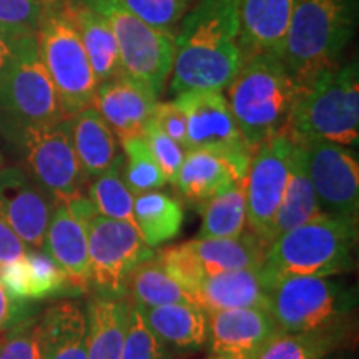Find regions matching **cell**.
<instances>
[{
    "label": "cell",
    "mask_w": 359,
    "mask_h": 359,
    "mask_svg": "<svg viewBox=\"0 0 359 359\" xmlns=\"http://www.w3.org/2000/svg\"><path fill=\"white\" fill-rule=\"evenodd\" d=\"M233 183L245 185V180L230 160L215 151L190 150L185 154L175 187L188 201L201 205Z\"/></svg>",
    "instance_id": "603a6c76"
},
{
    "label": "cell",
    "mask_w": 359,
    "mask_h": 359,
    "mask_svg": "<svg viewBox=\"0 0 359 359\" xmlns=\"http://www.w3.org/2000/svg\"><path fill=\"white\" fill-rule=\"evenodd\" d=\"M35 35L40 58L55 85L67 116L72 118L92 107L98 82L67 0H47Z\"/></svg>",
    "instance_id": "52a82bcc"
},
{
    "label": "cell",
    "mask_w": 359,
    "mask_h": 359,
    "mask_svg": "<svg viewBox=\"0 0 359 359\" xmlns=\"http://www.w3.org/2000/svg\"><path fill=\"white\" fill-rule=\"evenodd\" d=\"M95 213L87 193L57 201L45 231L42 250L64 269L79 294L90 290L88 222Z\"/></svg>",
    "instance_id": "9a60e30c"
},
{
    "label": "cell",
    "mask_w": 359,
    "mask_h": 359,
    "mask_svg": "<svg viewBox=\"0 0 359 359\" xmlns=\"http://www.w3.org/2000/svg\"><path fill=\"white\" fill-rule=\"evenodd\" d=\"M298 145L306 150L308 173L320 213L358 224L359 165L351 151L321 140Z\"/></svg>",
    "instance_id": "4fadbf2b"
},
{
    "label": "cell",
    "mask_w": 359,
    "mask_h": 359,
    "mask_svg": "<svg viewBox=\"0 0 359 359\" xmlns=\"http://www.w3.org/2000/svg\"><path fill=\"white\" fill-rule=\"evenodd\" d=\"M4 165V155H2V151H0V167H2Z\"/></svg>",
    "instance_id": "c3c4849f"
},
{
    "label": "cell",
    "mask_w": 359,
    "mask_h": 359,
    "mask_svg": "<svg viewBox=\"0 0 359 359\" xmlns=\"http://www.w3.org/2000/svg\"><path fill=\"white\" fill-rule=\"evenodd\" d=\"M302 90L280 58L257 55L245 60L224 97L246 145L257 150L276 135L286 133Z\"/></svg>",
    "instance_id": "7a4b0ae2"
},
{
    "label": "cell",
    "mask_w": 359,
    "mask_h": 359,
    "mask_svg": "<svg viewBox=\"0 0 359 359\" xmlns=\"http://www.w3.org/2000/svg\"><path fill=\"white\" fill-rule=\"evenodd\" d=\"M133 15L154 29L177 34V27L190 11L193 0H118Z\"/></svg>",
    "instance_id": "74e56055"
},
{
    "label": "cell",
    "mask_w": 359,
    "mask_h": 359,
    "mask_svg": "<svg viewBox=\"0 0 359 359\" xmlns=\"http://www.w3.org/2000/svg\"><path fill=\"white\" fill-rule=\"evenodd\" d=\"M133 218L145 243L155 248L180 235L185 213L178 200L156 190L135 196Z\"/></svg>",
    "instance_id": "f1b7e54d"
},
{
    "label": "cell",
    "mask_w": 359,
    "mask_h": 359,
    "mask_svg": "<svg viewBox=\"0 0 359 359\" xmlns=\"http://www.w3.org/2000/svg\"><path fill=\"white\" fill-rule=\"evenodd\" d=\"M142 137L143 140L147 142L151 155H154L156 163H158L161 172H163L167 182L175 185L180 168H182L183 160H185V148L180 145V143L172 140V138L158 127V123L155 122L154 116H151L150 122L145 125V128H143Z\"/></svg>",
    "instance_id": "f35d334b"
},
{
    "label": "cell",
    "mask_w": 359,
    "mask_h": 359,
    "mask_svg": "<svg viewBox=\"0 0 359 359\" xmlns=\"http://www.w3.org/2000/svg\"><path fill=\"white\" fill-rule=\"evenodd\" d=\"M123 150L122 177L133 196L156 191L165 187L167 178L151 155L143 137H130L120 142Z\"/></svg>",
    "instance_id": "836d02e7"
},
{
    "label": "cell",
    "mask_w": 359,
    "mask_h": 359,
    "mask_svg": "<svg viewBox=\"0 0 359 359\" xmlns=\"http://www.w3.org/2000/svg\"><path fill=\"white\" fill-rule=\"evenodd\" d=\"M353 299L331 276H286L269 288V306L278 331L330 330L343 326Z\"/></svg>",
    "instance_id": "9c48e42d"
},
{
    "label": "cell",
    "mask_w": 359,
    "mask_h": 359,
    "mask_svg": "<svg viewBox=\"0 0 359 359\" xmlns=\"http://www.w3.org/2000/svg\"><path fill=\"white\" fill-rule=\"evenodd\" d=\"M158 97L145 85L120 77L98 85L92 107L109 123L118 140L140 137L154 116Z\"/></svg>",
    "instance_id": "d6986e66"
},
{
    "label": "cell",
    "mask_w": 359,
    "mask_h": 359,
    "mask_svg": "<svg viewBox=\"0 0 359 359\" xmlns=\"http://www.w3.org/2000/svg\"><path fill=\"white\" fill-rule=\"evenodd\" d=\"M155 122L172 140L185 148L187 142V116L175 105V102H158L154 111Z\"/></svg>",
    "instance_id": "ee69618b"
},
{
    "label": "cell",
    "mask_w": 359,
    "mask_h": 359,
    "mask_svg": "<svg viewBox=\"0 0 359 359\" xmlns=\"http://www.w3.org/2000/svg\"><path fill=\"white\" fill-rule=\"evenodd\" d=\"M0 132L19 151L20 167L53 200L85 195L88 178L75 154L70 118L50 125H20L0 118Z\"/></svg>",
    "instance_id": "8992f818"
},
{
    "label": "cell",
    "mask_w": 359,
    "mask_h": 359,
    "mask_svg": "<svg viewBox=\"0 0 359 359\" xmlns=\"http://www.w3.org/2000/svg\"><path fill=\"white\" fill-rule=\"evenodd\" d=\"M188 243L198 257L205 276L259 268L266 250L263 241L250 230L236 238H195Z\"/></svg>",
    "instance_id": "83f0119b"
},
{
    "label": "cell",
    "mask_w": 359,
    "mask_h": 359,
    "mask_svg": "<svg viewBox=\"0 0 359 359\" xmlns=\"http://www.w3.org/2000/svg\"><path fill=\"white\" fill-rule=\"evenodd\" d=\"M0 359H42L37 314L4 331L0 338Z\"/></svg>",
    "instance_id": "ab89813d"
},
{
    "label": "cell",
    "mask_w": 359,
    "mask_h": 359,
    "mask_svg": "<svg viewBox=\"0 0 359 359\" xmlns=\"http://www.w3.org/2000/svg\"><path fill=\"white\" fill-rule=\"evenodd\" d=\"M0 118L20 125H50L69 120L40 58L37 35L27 40L0 83Z\"/></svg>",
    "instance_id": "30bf717a"
},
{
    "label": "cell",
    "mask_w": 359,
    "mask_h": 359,
    "mask_svg": "<svg viewBox=\"0 0 359 359\" xmlns=\"http://www.w3.org/2000/svg\"><path fill=\"white\" fill-rule=\"evenodd\" d=\"M88 325L87 359H120L128 327L127 298L93 294L85 308Z\"/></svg>",
    "instance_id": "484cf974"
},
{
    "label": "cell",
    "mask_w": 359,
    "mask_h": 359,
    "mask_svg": "<svg viewBox=\"0 0 359 359\" xmlns=\"http://www.w3.org/2000/svg\"><path fill=\"white\" fill-rule=\"evenodd\" d=\"M72 140L83 173L90 180L105 173L118 158V142L95 107H87L70 118Z\"/></svg>",
    "instance_id": "4316f807"
},
{
    "label": "cell",
    "mask_w": 359,
    "mask_h": 359,
    "mask_svg": "<svg viewBox=\"0 0 359 359\" xmlns=\"http://www.w3.org/2000/svg\"><path fill=\"white\" fill-rule=\"evenodd\" d=\"M123 155L114 161V165L102 173L100 177L93 178L88 188V198L98 215L107 218L127 222L133 226V198L132 191L125 185L122 177Z\"/></svg>",
    "instance_id": "d6a6232c"
},
{
    "label": "cell",
    "mask_w": 359,
    "mask_h": 359,
    "mask_svg": "<svg viewBox=\"0 0 359 359\" xmlns=\"http://www.w3.org/2000/svg\"><path fill=\"white\" fill-rule=\"evenodd\" d=\"M356 17L358 0H294L281 62L302 87L339 65Z\"/></svg>",
    "instance_id": "3957f363"
},
{
    "label": "cell",
    "mask_w": 359,
    "mask_h": 359,
    "mask_svg": "<svg viewBox=\"0 0 359 359\" xmlns=\"http://www.w3.org/2000/svg\"><path fill=\"white\" fill-rule=\"evenodd\" d=\"M201 224L196 238H236L245 231V185L233 183L200 205Z\"/></svg>",
    "instance_id": "4dcf8cb0"
},
{
    "label": "cell",
    "mask_w": 359,
    "mask_h": 359,
    "mask_svg": "<svg viewBox=\"0 0 359 359\" xmlns=\"http://www.w3.org/2000/svg\"><path fill=\"white\" fill-rule=\"evenodd\" d=\"M286 133L291 140L330 142L351 148L359 140V74L358 62L338 65L318 74L304 85Z\"/></svg>",
    "instance_id": "5b68a950"
},
{
    "label": "cell",
    "mask_w": 359,
    "mask_h": 359,
    "mask_svg": "<svg viewBox=\"0 0 359 359\" xmlns=\"http://www.w3.org/2000/svg\"><path fill=\"white\" fill-rule=\"evenodd\" d=\"M125 298L138 308L193 304L191 296L160 266L155 257L138 264L125 281Z\"/></svg>",
    "instance_id": "f546056e"
},
{
    "label": "cell",
    "mask_w": 359,
    "mask_h": 359,
    "mask_svg": "<svg viewBox=\"0 0 359 359\" xmlns=\"http://www.w3.org/2000/svg\"><path fill=\"white\" fill-rule=\"evenodd\" d=\"M47 0H0V25L37 32Z\"/></svg>",
    "instance_id": "60d3db41"
},
{
    "label": "cell",
    "mask_w": 359,
    "mask_h": 359,
    "mask_svg": "<svg viewBox=\"0 0 359 359\" xmlns=\"http://www.w3.org/2000/svg\"><path fill=\"white\" fill-rule=\"evenodd\" d=\"M0 338H2V333H0Z\"/></svg>",
    "instance_id": "681fc988"
},
{
    "label": "cell",
    "mask_w": 359,
    "mask_h": 359,
    "mask_svg": "<svg viewBox=\"0 0 359 359\" xmlns=\"http://www.w3.org/2000/svg\"><path fill=\"white\" fill-rule=\"evenodd\" d=\"M25 262L30 275V299L32 302L75 291L67 273L43 250L29 248L25 253Z\"/></svg>",
    "instance_id": "e575fe53"
},
{
    "label": "cell",
    "mask_w": 359,
    "mask_h": 359,
    "mask_svg": "<svg viewBox=\"0 0 359 359\" xmlns=\"http://www.w3.org/2000/svg\"><path fill=\"white\" fill-rule=\"evenodd\" d=\"M67 2L98 85L123 77L115 35L105 17L93 11L85 0H67Z\"/></svg>",
    "instance_id": "7402d4cb"
},
{
    "label": "cell",
    "mask_w": 359,
    "mask_h": 359,
    "mask_svg": "<svg viewBox=\"0 0 359 359\" xmlns=\"http://www.w3.org/2000/svg\"><path fill=\"white\" fill-rule=\"evenodd\" d=\"M35 306L30 302L13 299L6 290L0 286V333L19 325L20 321L34 316Z\"/></svg>",
    "instance_id": "f6af8a7d"
},
{
    "label": "cell",
    "mask_w": 359,
    "mask_h": 359,
    "mask_svg": "<svg viewBox=\"0 0 359 359\" xmlns=\"http://www.w3.org/2000/svg\"><path fill=\"white\" fill-rule=\"evenodd\" d=\"M241 67L238 0H196L175 34L168 92H224Z\"/></svg>",
    "instance_id": "6da1fadb"
},
{
    "label": "cell",
    "mask_w": 359,
    "mask_h": 359,
    "mask_svg": "<svg viewBox=\"0 0 359 359\" xmlns=\"http://www.w3.org/2000/svg\"><path fill=\"white\" fill-rule=\"evenodd\" d=\"M294 0H238L240 50L245 60L257 55L283 58Z\"/></svg>",
    "instance_id": "e0dca14e"
},
{
    "label": "cell",
    "mask_w": 359,
    "mask_h": 359,
    "mask_svg": "<svg viewBox=\"0 0 359 359\" xmlns=\"http://www.w3.org/2000/svg\"><path fill=\"white\" fill-rule=\"evenodd\" d=\"M29 250L8 224L0 218V266L24 257Z\"/></svg>",
    "instance_id": "bcb514c9"
},
{
    "label": "cell",
    "mask_w": 359,
    "mask_h": 359,
    "mask_svg": "<svg viewBox=\"0 0 359 359\" xmlns=\"http://www.w3.org/2000/svg\"><path fill=\"white\" fill-rule=\"evenodd\" d=\"M208 359H245V358H238V356H228V354H213Z\"/></svg>",
    "instance_id": "7dc6e473"
},
{
    "label": "cell",
    "mask_w": 359,
    "mask_h": 359,
    "mask_svg": "<svg viewBox=\"0 0 359 359\" xmlns=\"http://www.w3.org/2000/svg\"><path fill=\"white\" fill-rule=\"evenodd\" d=\"M0 286L19 302H32L30 299V275L27 268L25 255L0 266Z\"/></svg>",
    "instance_id": "b9f144b4"
},
{
    "label": "cell",
    "mask_w": 359,
    "mask_h": 359,
    "mask_svg": "<svg viewBox=\"0 0 359 359\" xmlns=\"http://www.w3.org/2000/svg\"><path fill=\"white\" fill-rule=\"evenodd\" d=\"M318 215L321 213L316 195H314L311 178L308 173L306 150L294 142L293 154H291L290 178L271 226H269L268 245L283 233L293 230V228L309 222Z\"/></svg>",
    "instance_id": "d4e9b609"
},
{
    "label": "cell",
    "mask_w": 359,
    "mask_h": 359,
    "mask_svg": "<svg viewBox=\"0 0 359 359\" xmlns=\"http://www.w3.org/2000/svg\"><path fill=\"white\" fill-rule=\"evenodd\" d=\"M120 359H173L172 351L147 326L142 309L133 303H130L127 336Z\"/></svg>",
    "instance_id": "8d00e7d4"
},
{
    "label": "cell",
    "mask_w": 359,
    "mask_h": 359,
    "mask_svg": "<svg viewBox=\"0 0 359 359\" xmlns=\"http://www.w3.org/2000/svg\"><path fill=\"white\" fill-rule=\"evenodd\" d=\"M109 22L118 47L123 77L161 95L175 62V34L154 29L118 0H85Z\"/></svg>",
    "instance_id": "ba28073f"
},
{
    "label": "cell",
    "mask_w": 359,
    "mask_h": 359,
    "mask_svg": "<svg viewBox=\"0 0 359 359\" xmlns=\"http://www.w3.org/2000/svg\"><path fill=\"white\" fill-rule=\"evenodd\" d=\"M187 116L185 151L208 150L224 156L246 180L255 150L246 145L223 92L195 90L173 97Z\"/></svg>",
    "instance_id": "7c38bea8"
},
{
    "label": "cell",
    "mask_w": 359,
    "mask_h": 359,
    "mask_svg": "<svg viewBox=\"0 0 359 359\" xmlns=\"http://www.w3.org/2000/svg\"><path fill=\"white\" fill-rule=\"evenodd\" d=\"M191 302L203 311L233 308H263L269 306V283L262 268L236 269L205 276L191 294Z\"/></svg>",
    "instance_id": "ffe728a7"
},
{
    "label": "cell",
    "mask_w": 359,
    "mask_h": 359,
    "mask_svg": "<svg viewBox=\"0 0 359 359\" xmlns=\"http://www.w3.org/2000/svg\"><path fill=\"white\" fill-rule=\"evenodd\" d=\"M206 314L213 354L253 359L258 349L278 333L271 313L263 308L218 309Z\"/></svg>",
    "instance_id": "ac0fdd59"
},
{
    "label": "cell",
    "mask_w": 359,
    "mask_h": 359,
    "mask_svg": "<svg viewBox=\"0 0 359 359\" xmlns=\"http://www.w3.org/2000/svg\"><path fill=\"white\" fill-rule=\"evenodd\" d=\"M293 148L294 142L288 133H281L259 145L251 156L245 180L246 224L264 246H268L269 226L288 183Z\"/></svg>",
    "instance_id": "5bb4252c"
},
{
    "label": "cell",
    "mask_w": 359,
    "mask_h": 359,
    "mask_svg": "<svg viewBox=\"0 0 359 359\" xmlns=\"http://www.w3.org/2000/svg\"><path fill=\"white\" fill-rule=\"evenodd\" d=\"M42 359H87V311L74 302L53 303L39 318Z\"/></svg>",
    "instance_id": "44dd1931"
},
{
    "label": "cell",
    "mask_w": 359,
    "mask_h": 359,
    "mask_svg": "<svg viewBox=\"0 0 359 359\" xmlns=\"http://www.w3.org/2000/svg\"><path fill=\"white\" fill-rule=\"evenodd\" d=\"M358 224L318 215L266 246L262 273L271 285L286 276H334L353 269Z\"/></svg>",
    "instance_id": "277c9868"
},
{
    "label": "cell",
    "mask_w": 359,
    "mask_h": 359,
    "mask_svg": "<svg viewBox=\"0 0 359 359\" xmlns=\"http://www.w3.org/2000/svg\"><path fill=\"white\" fill-rule=\"evenodd\" d=\"M147 326L168 349L191 351L208 341V314L195 304L140 308Z\"/></svg>",
    "instance_id": "cb8c5ba5"
},
{
    "label": "cell",
    "mask_w": 359,
    "mask_h": 359,
    "mask_svg": "<svg viewBox=\"0 0 359 359\" xmlns=\"http://www.w3.org/2000/svg\"><path fill=\"white\" fill-rule=\"evenodd\" d=\"M35 32L25 29H15V27L0 25V83L7 72L11 70L17 55H19L22 47L27 40L34 37Z\"/></svg>",
    "instance_id": "7bdbcfd3"
},
{
    "label": "cell",
    "mask_w": 359,
    "mask_h": 359,
    "mask_svg": "<svg viewBox=\"0 0 359 359\" xmlns=\"http://www.w3.org/2000/svg\"><path fill=\"white\" fill-rule=\"evenodd\" d=\"M57 201L20 165L0 167V218L32 250H42Z\"/></svg>",
    "instance_id": "2e32d148"
},
{
    "label": "cell",
    "mask_w": 359,
    "mask_h": 359,
    "mask_svg": "<svg viewBox=\"0 0 359 359\" xmlns=\"http://www.w3.org/2000/svg\"><path fill=\"white\" fill-rule=\"evenodd\" d=\"M154 257L133 224L98 213L88 222L90 288L95 294L123 298L130 273Z\"/></svg>",
    "instance_id": "8fae6325"
},
{
    "label": "cell",
    "mask_w": 359,
    "mask_h": 359,
    "mask_svg": "<svg viewBox=\"0 0 359 359\" xmlns=\"http://www.w3.org/2000/svg\"><path fill=\"white\" fill-rule=\"evenodd\" d=\"M155 259L183 290L188 291L190 296L203 281L205 271L188 241L160 250L158 253H155Z\"/></svg>",
    "instance_id": "d590c367"
},
{
    "label": "cell",
    "mask_w": 359,
    "mask_h": 359,
    "mask_svg": "<svg viewBox=\"0 0 359 359\" xmlns=\"http://www.w3.org/2000/svg\"><path fill=\"white\" fill-rule=\"evenodd\" d=\"M341 336L343 326L299 333L278 331L258 349L253 359H323L338 346Z\"/></svg>",
    "instance_id": "1f68e13d"
}]
</instances>
